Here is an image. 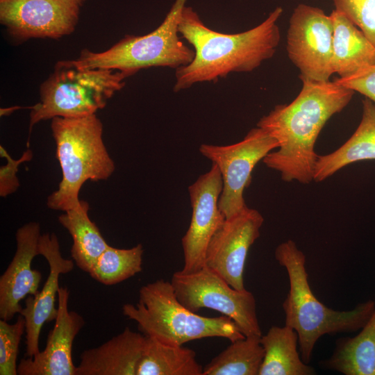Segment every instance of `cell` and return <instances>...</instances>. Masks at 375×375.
<instances>
[{
  "label": "cell",
  "mask_w": 375,
  "mask_h": 375,
  "mask_svg": "<svg viewBox=\"0 0 375 375\" xmlns=\"http://www.w3.org/2000/svg\"><path fill=\"white\" fill-rule=\"evenodd\" d=\"M122 312L138 324L142 333L168 344L214 337L233 342L245 337L226 316L204 317L188 309L178 301L172 283L163 279L143 285L138 302L124 304Z\"/></svg>",
  "instance_id": "obj_5"
},
{
  "label": "cell",
  "mask_w": 375,
  "mask_h": 375,
  "mask_svg": "<svg viewBox=\"0 0 375 375\" xmlns=\"http://www.w3.org/2000/svg\"><path fill=\"white\" fill-rule=\"evenodd\" d=\"M24 317L19 314L14 324L0 320V375H17V358L22 337L25 332Z\"/></svg>",
  "instance_id": "obj_26"
},
{
  "label": "cell",
  "mask_w": 375,
  "mask_h": 375,
  "mask_svg": "<svg viewBox=\"0 0 375 375\" xmlns=\"http://www.w3.org/2000/svg\"><path fill=\"white\" fill-rule=\"evenodd\" d=\"M40 226L35 222H28L16 232L17 249L4 273L0 277V318L7 322L22 306L20 301L28 295H35L39 290L42 274L33 269V258L40 255L39 239Z\"/></svg>",
  "instance_id": "obj_16"
},
{
  "label": "cell",
  "mask_w": 375,
  "mask_h": 375,
  "mask_svg": "<svg viewBox=\"0 0 375 375\" xmlns=\"http://www.w3.org/2000/svg\"><path fill=\"white\" fill-rule=\"evenodd\" d=\"M128 76L118 70L80 68L72 60L58 62L40 87V102L30 107L29 133L40 121L95 114L124 87Z\"/></svg>",
  "instance_id": "obj_6"
},
{
  "label": "cell",
  "mask_w": 375,
  "mask_h": 375,
  "mask_svg": "<svg viewBox=\"0 0 375 375\" xmlns=\"http://www.w3.org/2000/svg\"><path fill=\"white\" fill-rule=\"evenodd\" d=\"M39 253L47 260L49 274L42 290L26 298L25 306L19 313L25 319V356L28 358L40 351L39 337L44 323L55 320L56 317L58 310L55 302L60 288V275L69 273L74 267L73 260L62 256L59 241L54 233L40 235Z\"/></svg>",
  "instance_id": "obj_15"
},
{
  "label": "cell",
  "mask_w": 375,
  "mask_h": 375,
  "mask_svg": "<svg viewBox=\"0 0 375 375\" xmlns=\"http://www.w3.org/2000/svg\"><path fill=\"white\" fill-rule=\"evenodd\" d=\"M86 0H0V22L13 38H59L72 33Z\"/></svg>",
  "instance_id": "obj_11"
},
{
  "label": "cell",
  "mask_w": 375,
  "mask_h": 375,
  "mask_svg": "<svg viewBox=\"0 0 375 375\" xmlns=\"http://www.w3.org/2000/svg\"><path fill=\"white\" fill-rule=\"evenodd\" d=\"M278 147L277 141L260 127L251 129L242 140L237 143L218 146L202 144L200 153L215 164L223 181L219 199V208L228 219L247 206L243 193L251 180L256 164L272 150Z\"/></svg>",
  "instance_id": "obj_9"
},
{
  "label": "cell",
  "mask_w": 375,
  "mask_h": 375,
  "mask_svg": "<svg viewBox=\"0 0 375 375\" xmlns=\"http://www.w3.org/2000/svg\"><path fill=\"white\" fill-rule=\"evenodd\" d=\"M264 218L256 209L244 210L224 222L212 237L206 251L205 266L230 285L245 290L244 270L251 246L260 236Z\"/></svg>",
  "instance_id": "obj_13"
},
{
  "label": "cell",
  "mask_w": 375,
  "mask_h": 375,
  "mask_svg": "<svg viewBox=\"0 0 375 375\" xmlns=\"http://www.w3.org/2000/svg\"><path fill=\"white\" fill-rule=\"evenodd\" d=\"M333 24L323 10L299 4L289 22L287 51L299 78L329 81L333 70Z\"/></svg>",
  "instance_id": "obj_10"
},
{
  "label": "cell",
  "mask_w": 375,
  "mask_h": 375,
  "mask_svg": "<svg viewBox=\"0 0 375 375\" xmlns=\"http://www.w3.org/2000/svg\"><path fill=\"white\" fill-rule=\"evenodd\" d=\"M203 369L194 350L146 336L136 375H203Z\"/></svg>",
  "instance_id": "obj_23"
},
{
  "label": "cell",
  "mask_w": 375,
  "mask_h": 375,
  "mask_svg": "<svg viewBox=\"0 0 375 375\" xmlns=\"http://www.w3.org/2000/svg\"><path fill=\"white\" fill-rule=\"evenodd\" d=\"M170 282L178 301L191 311L212 309L233 319L244 336H262L256 299L247 289L233 288L206 266L191 273L175 272Z\"/></svg>",
  "instance_id": "obj_8"
},
{
  "label": "cell",
  "mask_w": 375,
  "mask_h": 375,
  "mask_svg": "<svg viewBox=\"0 0 375 375\" xmlns=\"http://www.w3.org/2000/svg\"><path fill=\"white\" fill-rule=\"evenodd\" d=\"M89 205L81 200L74 208L58 217L73 240L71 255L76 266L89 273L100 255L109 246L97 226L88 216Z\"/></svg>",
  "instance_id": "obj_22"
},
{
  "label": "cell",
  "mask_w": 375,
  "mask_h": 375,
  "mask_svg": "<svg viewBox=\"0 0 375 375\" xmlns=\"http://www.w3.org/2000/svg\"><path fill=\"white\" fill-rule=\"evenodd\" d=\"M330 16L333 24V73L345 78L375 65V47L364 33L339 10L335 9Z\"/></svg>",
  "instance_id": "obj_19"
},
{
  "label": "cell",
  "mask_w": 375,
  "mask_h": 375,
  "mask_svg": "<svg viewBox=\"0 0 375 375\" xmlns=\"http://www.w3.org/2000/svg\"><path fill=\"white\" fill-rule=\"evenodd\" d=\"M338 85L363 94L375 104V65L364 67L345 78H335Z\"/></svg>",
  "instance_id": "obj_29"
},
{
  "label": "cell",
  "mask_w": 375,
  "mask_h": 375,
  "mask_svg": "<svg viewBox=\"0 0 375 375\" xmlns=\"http://www.w3.org/2000/svg\"><path fill=\"white\" fill-rule=\"evenodd\" d=\"M319 365L344 375H375V308L360 332L338 338L331 356Z\"/></svg>",
  "instance_id": "obj_20"
},
{
  "label": "cell",
  "mask_w": 375,
  "mask_h": 375,
  "mask_svg": "<svg viewBox=\"0 0 375 375\" xmlns=\"http://www.w3.org/2000/svg\"><path fill=\"white\" fill-rule=\"evenodd\" d=\"M0 153L1 157L7 159V164L0 169V195L5 197L14 193L19 187L17 177L18 167L22 162L31 160L33 153L28 149L19 159L13 160L2 146L0 147Z\"/></svg>",
  "instance_id": "obj_28"
},
{
  "label": "cell",
  "mask_w": 375,
  "mask_h": 375,
  "mask_svg": "<svg viewBox=\"0 0 375 375\" xmlns=\"http://www.w3.org/2000/svg\"><path fill=\"white\" fill-rule=\"evenodd\" d=\"M265 355L260 337L245 336L215 356L203 369V375H258Z\"/></svg>",
  "instance_id": "obj_24"
},
{
  "label": "cell",
  "mask_w": 375,
  "mask_h": 375,
  "mask_svg": "<svg viewBox=\"0 0 375 375\" xmlns=\"http://www.w3.org/2000/svg\"><path fill=\"white\" fill-rule=\"evenodd\" d=\"M283 11L281 7H276L256 27L227 34L208 27L192 7L185 6L178 33L193 47L194 57L188 65L176 69L174 91L198 83L216 81L231 72H251L271 58L280 42L277 22Z\"/></svg>",
  "instance_id": "obj_2"
},
{
  "label": "cell",
  "mask_w": 375,
  "mask_h": 375,
  "mask_svg": "<svg viewBox=\"0 0 375 375\" xmlns=\"http://www.w3.org/2000/svg\"><path fill=\"white\" fill-rule=\"evenodd\" d=\"M188 0H174L160 26L144 35H126L108 49H83L73 63L83 69H108L128 76L142 69L167 67L178 69L190 64L194 51L181 40L178 23Z\"/></svg>",
  "instance_id": "obj_7"
},
{
  "label": "cell",
  "mask_w": 375,
  "mask_h": 375,
  "mask_svg": "<svg viewBox=\"0 0 375 375\" xmlns=\"http://www.w3.org/2000/svg\"><path fill=\"white\" fill-rule=\"evenodd\" d=\"M146 335L126 327L99 347L80 355L75 375H136Z\"/></svg>",
  "instance_id": "obj_17"
},
{
  "label": "cell",
  "mask_w": 375,
  "mask_h": 375,
  "mask_svg": "<svg viewBox=\"0 0 375 375\" xmlns=\"http://www.w3.org/2000/svg\"><path fill=\"white\" fill-rule=\"evenodd\" d=\"M143 253L141 244L130 249H117L109 245L88 274L105 285L117 284L142 270Z\"/></svg>",
  "instance_id": "obj_25"
},
{
  "label": "cell",
  "mask_w": 375,
  "mask_h": 375,
  "mask_svg": "<svg viewBox=\"0 0 375 375\" xmlns=\"http://www.w3.org/2000/svg\"><path fill=\"white\" fill-rule=\"evenodd\" d=\"M302 88L290 103L276 105L258 121L278 142V150L263 159L278 172L285 182L308 184L313 181L318 155L315 145L322 129L335 114L350 102L355 92L335 81H317L301 78Z\"/></svg>",
  "instance_id": "obj_1"
},
{
  "label": "cell",
  "mask_w": 375,
  "mask_h": 375,
  "mask_svg": "<svg viewBox=\"0 0 375 375\" xmlns=\"http://www.w3.org/2000/svg\"><path fill=\"white\" fill-rule=\"evenodd\" d=\"M274 256L287 272L290 289L283 303L285 325L298 335L299 350L307 364L312 358L314 347L324 335L357 331L365 324L374 308L368 300L351 310H335L322 303L313 294L306 267V256L296 243L288 240L278 244Z\"/></svg>",
  "instance_id": "obj_3"
},
{
  "label": "cell",
  "mask_w": 375,
  "mask_h": 375,
  "mask_svg": "<svg viewBox=\"0 0 375 375\" xmlns=\"http://www.w3.org/2000/svg\"><path fill=\"white\" fill-rule=\"evenodd\" d=\"M335 9L345 15L375 47V0H333Z\"/></svg>",
  "instance_id": "obj_27"
},
{
  "label": "cell",
  "mask_w": 375,
  "mask_h": 375,
  "mask_svg": "<svg viewBox=\"0 0 375 375\" xmlns=\"http://www.w3.org/2000/svg\"><path fill=\"white\" fill-rule=\"evenodd\" d=\"M51 128L62 177L58 190L48 197L47 206L65 212L79 204L83 183L107 180L115 165L103 140V124L95 114L53 117Z\"/></svg>",
  "instance_id": "obj_4"
},
{
  "label": "cell",
  "mask_w": 375,
  "mask_h": 375,
  "mask_svg": "<svg viewBox=\"0 0 375 375\" xmlns=\"http://www.w3.org/2000/svg\"><path fill=\"white\" fill-rule=\"evenodd\" d=\"M369 160H375V104L365 97L356 130L335 151L317 156L313 181L322 182L351 163Z\"/></svg>",
  "instance_id": "obj_18"
},
{
  "label": "cell",
  "mask_w": 375,
  "mask_h": 375,
  "mask_svg": "<svg viewBox=\"0 0 375 375\" xmlns=\"http://www.w3.org/2000/svg\"><path fill=\"white\" fill-rule=\"evenodd\" d=\"M69 289L60 287L57 315L45 348L33 357L20 360L17 365L19 375H75L72 345L85 321L78 312L69 310Z\"/></svg>",
  "instance_id": "obj_14"
},
{
  "label": "cell",
  "mask_w": 375,
  "mask_h": 375,
  "mask_svg": "<svg viewBox=\"0 0 375 375\" xmlns=\"http://www.w3.org/2000/svg\"><path fill=\"white\" fill-rule=\"evenodd\" d=\"M297 333L288 326H272L260 337L265 355L258 375L315 374L301 357Z\"/></svg>",
  "instance_id": "obj_21"
},
{
  "label": "cell",
  "mask_w": 375,
  "mask_h": 375,
  "mask_svg": "<svg viewBox=\"0 0 375 375\" xmlns=\"http://www.w3.org/2000/svg\"><path fill=\"white\" fill-rule=\"evenodd\" d=\"M223 181L219 168L212 165L188 187L192 207L190 224L181 240L184 256L183 273H191L205 266L208 244L225 217L219 208Z\"/></svg>",
  "instance_id": "obj_12"
}]
</instances>
